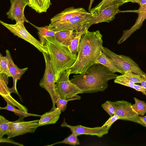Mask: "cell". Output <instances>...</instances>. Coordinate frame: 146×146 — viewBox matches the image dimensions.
Masks as SVG:
<instances>
[{"mask_svg": "<svg viewBox=\"0 0 146 146\" xmlns=\"http://www.w3.org/2000/svg\"><path fill=\"white\" fill-rule=\"evenodd\" d=\"M88 29L82 36L79 43L77 58L69 69L70 74H81L95 63L103 47L102 35L98 31L90 32Z\"/></svg>", "mask_w": 146, "mask_h": 146, "instance_id": "cell-1", "label": "cell"}, {"mask_svg": "<svg viewBox=\"0 0 146 146\" xmlns=\"http://www.w3.org/2000/svg\"><path fill=\"white\" fill-rule=\"evenodd\" d=\"M103 65L95 63L83 73L75 75L70 80L83 93H92L104 91L108 86V82L118 76Z\"/></svg>", "mask_w": 146, "mask_h": 146, "instance_id": "cell-2", "label": "cell"}, {"mask_svg": "<svg viewBox=\"0 0 146 146\" xmlns=\"http://www.w3.org/2000/svg\"><path fill=\"white\" fill-rule=\"evenodd\" d=\"M45 45L48 50L56 83L62 73L74 64L77 55L54 38H46Z\"/></svg>", "mask_w": 146, "mask_h": 146, "instance_id": "cell-3", "label": "cell"}, {"mask_svg": "<svg viewBox=\"0 0 146 146\" xmlns=\"http://www.w3.org/2000/svg\"><path fill=\"white\" fill-rule=\"evenodd\" d=\"M42 53L45 63V69L43 78L40 80L39 84L40 87L45 89L48 92L51 97L53 105L50 111H52L56 108V102L60 97L55 90V75L49 55L44 52Z\"/></svg>", "mask_w": 146, "mask_h": 146, "instance_id": "cell-4", "label": "cell"}, {"mask_svg": "<svg viewBox=\"0 0 146 146\" xmlns=\"http://www.w3.org/2000/svg\"><path fill=\"white\" fill-rule=\"evenodd\" d=\"M102 51L110 58L117 68L124 73L128 71H131L133 73L140 75L141 77L146 74L130 57L123 55L117 54L108 48L103 46Z\"/></svg>", "mask_w": 146, "mask_h": 146, "instance_id": "cell-5", "label": "cell"}, {"mask_svg": "<svg viewBox=\"0 0 146 146\" xmlns=\"http://www.w3.org/2000/svg\"><path fill=\"white\" fill-rule=\"evenodd\" d=\"M70 72L69 69L64 71L56 83V91L59 97L62 99H69L78 94L83 93L79 88L69 80Z\"/></svg>", "mask_w": 146, "mask_h": 146, "instance_id": "cell-6", "label": "cell"}, {"mask_svg": "<svg viewBox=\"0 0 146 146\" xmlns=\"http://www.w3.org/2000/svg\"><path fill=\"white\" fill-rule=\"evenodd\" d=\"M0 23L14 35L29 42L40 52L48 54L46 46L42 45L40 41L36 39L28 31L24 26V22L19 21L15 24H11L0 20Z\"/></svg>", "mask_w": 146, "mask_h": 146, "instance_id": "cell-7", "label": "cell"}, {"mask_svg": "<svg viewBox=\"0 0 146 146\" xmlns=\"http://www.w3.org/2000/svg\"><path fill=\"white\" fill-rule=\"evenodd\" d=\"M24 117L23 116H19L17 120L10 121V128L6 134L7 138H10L27 133H34L39 126V120L25 121L23 120Z\"/></svg>", "mask_w": 146, "mask_h": 146, "instance_id": "cell-8", "label": "cell"}, {"mask_svg": "<svg viewBox=\"0 0 146 146\" xmlns=\"http://www.w3.org/2000/svg\"><path fill=\"white\" fill-rule=\"evenodd\" d=\"M120 6H113L100 11L98 14L94 15L84 23L80 28L76 30L85 32L86 29H88L93 24L111 21L114 19L115 15L119 13V7Z\"/></svg>", "mask_w": 146, "mask_h": 146, "instance_id": "cell-9", "label": "cell"}, {"mask_svg": "<svg viewBox=\"0 0 146 146\" xmlns=\"http://www.w3.org/2000/svg\"><path fill=\"white\" fill-rule=\"evenodd\" d=\"M111 102L114 108L115 114L121 119L131 121L144 127L139 119L138 115L133 110L131 104L125 100H119Z\"/></svg>", "mask_w": 146, "mask_h": 146, "instance_id": "cell-10", "label": "cell"}, {"mask_svg": "<svg viewBox=\"0 0 146 146\" xmlns=\"http://www.w3.org/2000/svg\"><path fill=\"white\" fill-rule=\"evenodd\" d=\"M60 126L62 127H66L70 129L72 133H75L78 136L81 135H96L102 137L104 135L107 134L111 127H99L94 128L88 127L81 125L72 126L68 124L65 121H64Z\"/></svg>", "mask_w": 146, "mask_h": 146, "instance_id": "cell-11", "label": "cell"}, {"mask_svg": "<svg viewBox=\"0 0 146 146\" xmlns=\"http://www.w3.org/2000/svg\"><path fill=\"white\" fill-rule=\"evenodd\" d=\"M11 7L6 13L8 18L16 23L19 21L30 23L24 14L25 7L29 4L28 0H10Z\"/></svg>", "mask_w": 146, "mask_h": 146, "instance_id": "cell-12", "label": "cell"}, {"mask_svg": "<svg viewBox=\"0 0 146 146\" xmlns=\"http://www.w3.org/2000/svg\"><path fill=\"white\" fill-rule=\"evenodd\" d=\"M82 7L75 8L70 7L65 9L60 13L57 14L50 19V23L49 26H52L63 23L72 18L78 15L91 14Z\"/></svg>", "mask_w": 146, "mask_h": 146, "instance_id": "cell-13", "label": "cell"}, {"mask_svg": "<svg viewBox=\"0 0 146 146\" xmlns=\"http://www.w3.org/2000/svg\"><path fill=\"white\" fill-rule=\"evenodd\" d=\"M94 15L91 14L75 16L63 23L54 26H49V28L55 31L76 30L80 28L84 23Z\"/></svg>", "mask_w": 146, "mask_h": 146, "instance_id": "cell-14", "label": "cell"}, {"mask_svg": "<svg viewBox=\"0 0 146 146\" xmlns=\"http://www.w3.org/2000/svg\"><path fill=\"white\" fill-rule=\"evenodd\" d=\"M119 13H134L138 14V17L134 25L130 29L124 31L121 38L117 41L120 44L126 40L135 31L139 29L142 26L143 22L146 19V4L140 7L137 10L121 11Z\"/></svg>", "mask_w": 146, "mask_h": 146, "instance_id": "cell-15", "label": "cell"}, {"mask_svg": "<svg viewBox=\"0 0 146 146\" xmlns=\"http://www.w3.org/2000/svg\"><path fill=\"white\" fill-rule=\"evenodd\" d=\"M9 77L5 74H0V94L7 103L16 107L21 110L28 112L27 108L15 100L11 95L9 88L7 86Z\"/></svg>", "mask_w": 146, "mask_h": 146, "instance_id": "cell-16", "label": "cell"}, {"mask_svg": "<svg viewBox=\"0 0 146 146\" xmlns=\"http://www.w3.org/2000/svg\"><path fill=\"white\" fill-rule=\"evenodd\" d=\"M6 56L8 58L9 62V68L10 72L13 80V86L12 88H9L11 93H14L17 94L22 101L21 96L17 91V80L20 79L22 75L28 70V68L26 67L21 69L19 68L14 63L9 51H6Z\"/></svg>", "mask_w": 146, "mask_h": 146, "instance_id": "cell-17", "label": "cell"}, {"mask_svg": "<svg viewBox=\"0 0 146 146\" xmlns=\"http://www.w3.org/2000/svg\"><path fill=\"white\" fill-rule=\"evenodd\" d=\"M61 111L57 108L47 112L40 116L39 120V126L55 123L60 117Z\"/></svg>", "mask_w": 146, "mask_h": 146, "instance_id": "cell-18", "label": "cell"}, {"mask_svg": "<svg viewBox=\"0 0 146 146\" xmlns=\"http://www.w3.org/2000/svg\"><path fill=\"white\" fill-rule=\"evenodd\" d=\"M76 35V32L73 31L61 30L58 31L54 38L60 43L67 47L69 45Z\"/></svg>", "mask_w": 146, "mask_h": 146, "instance_id": "cell-19", "label": "cell"}, {"mask_svg": "<svg viewBox=\"0 0 146 146\" xmlns=\"http://www.w3.org/2000/svg\"><path fill=\"white\" fill-rule=\"evenodd\" d=\"M28 5L38 13L46 12L52 5L50 0H28Z\"/></svg>", "mask_w": 146, "mask_h": 146, "instance_id": "cell-20", "label": "cell"}, {"mask_svg": "<svg viewBox=\"0 0 146 146\" xmlns=\"http://www.w3.org/2000/svg\"><path fill=\"white\" fill-rule=\"evenodd\" d=\"M95 63L100 64L103 65L114 73L118 72L122 74L124 73L123 72L117 68L110 58L102 51L99 56L96 60Z\"/></svg>", "mask_w": 146, "mask_h": 146, "instance_id": "cell-21", "label": "cell"}, {"mask_svg": "<svg viewBox=\"0 0 146 146\" xmlns=\"http://www.w3.org/2000/svg\"><path fill=\"white\" fill-rule=\"evenodd\" d=\"M125 0H102L97 6L91 9L90 13L96 15L101 11L111 6L115 5L120 6L123 4Z\"/></svg>", "mask_w": 146, "mask_h": 146, "instance_id": "cell-22", "label": "cell"}, {"mask_svg": "<svg viewBox=\"0 0 146 146\" xmlns=\"http://www.w3.org/2000/svg\"><path fill=\"white\" fill-rule=\"evenodd\" d=\"M34 27L36 28L38 32L37 34L39 37L40 42L43 45L45 44L46 38L48 37L54 38L55 34L58 31H55L49 28V25L38 27L31 23H29Z\"/></svg>", "mask_w": 146, "mask_h": 146, "instance_id": "cell-23", "label": "cell"}, {"mask_svg": "<svg viewBox=\"0 0 146 146\" xmlns=\"http://www.w3.org/2000/svg\"><path fill=\"white\" fill-rule=\"evenodd\" d=\"M117 78L127 80L134 83H141L143 80L141 76L138 74L128 71L125 72L124 74L118 76Z\"/></svg>", "mask_w": 146, "mask_h": 146, "instance_id": "cell-24", "label": "cell"}, {"mask_svg": "<svg viewBox=\"0 0 146 146\" xmlns=\"http://www.w3.org/2000/svg\"><path fill=\"white\" fill-rule=\"evenodd\" d=\"M75 31L76 36L67 47L72 53L76 55L81 38L85 32Z\"/></svg>", "mask_w": 146, "mask_h": 146, "instance_id": "cell-25", "label": "cell"}, {"mask_svg": "<svg viewBox=\"0 0 146 146\" xmlns=\"http://www.w3.org/2000/svg\"><path fill=\"white\" fill-rule=\"evenodd\" d=\"M134 99L135 104H132V109L138 115L144 116L146 113V103L135 97Z\"/></svg>", "mask_w": 146, "mask_h": 146, "instance_id": "cell-26", "label": "cell"}, {"mask_svg": "<svg viewBox=\"0 0 146 146\" xmlns=\"http://www.w3.org/2000/svg\"><path fill=\"white\" fill-rule=\"evenodd\" d=\"M5 74L9 77H11L10 71L9 60L6 56H4L0 53V74Z\"/></svg>", "mask_w": 146, "mask_h": 146, "instance_id": "cell-27", "label": "cell"}, {"mask_svg": "<svg viewBox=\"0 0 146 146\" xmlns=\"http://www.w3.org/2000/svg\"><path fill=\"white\" fill-rule=\"evenodd\" d=\"M0 110H6L14 113L15 115L19 116H23L25 117L33 116H40L41 115L36 114H32L24 112L20 109H17L7 103V105L5 107H0Z\"/></svg>", "mask_w": 146, "mask_h": 146, "instance_id": "cell-28", "label": "cell"}, {"mask_svg": "<svg viewBox=\"0 0 146 146\" xmlns=\"http://www.w3.org/2000/svg\"><path fill=\"white\" fill-rule=\"evenodd\" d=\"M76 134L74 133H72L67 137L65 138L63 141L57 142L51 145H47V146H52L56 144L59 143H65L69 144L74 146L79 145L80 144Z\"/></svg>", "mask_w": 146, "mask_h": 146, "instance_id": "cell-29", "label": "cell"}, {"mask_svg": "<svg viewBox=\"0 0 146 146\" xmlns=\"http://www.w3.org/2000/svg\"><path fill=\"white\" fill-rule=\"evenodd\" d=\"M81 97L77 95L72 98L68 99H64L59 98L57 100L56 104L57 108L61 112H64L66 108L67 105L68 101L76 100H80Z\"/></svg>", "mask_w": 146, "mask_h": 146, "instance_id": "cell-30", "label": "cell"}, {"mask_svg": "<svg viewBox=\"0 0 146 146\" xmlns=\"http://www.w3.org/2000/svg\"><path fill=\"white\" fill-rule=\"evenodd\" d=\"M10 122L3 116H0V138L3 137L9 131Z\"/></svg>", "mask_w": 146, "mask_h": 146, "instance_id": "cell-31", "label": "cell"}, {"mask_svg": "<svg viewBox=\"0 0 146 146\" xmlns=\"http://www.w3.org/2000/svg\"><path fill=\"white\" fill-rule=\"evenodd\" d=\"M101 106L110 117L115 114L114 108L111 101H107L104 103L102 104Z\"/></svg>", "mask_w": 146, "mask_h": 146, "instance_id": "cell-32", "label": "cell"}, {"mask_svg": "<svg viewBox=\"0 0 146 146\" xmlns=\"http://www.w3.org/2000/svg\"><path fill=\"white\" fill-rule=\"evenodd\" d=\"M114 82L115 83L119 84L133 88L135 84V83L132 82L127 80L117 79V78L115 79L114 80Z\"/></svg>", "mask_w": 146, "mask_h": 146, "instance_id": "cell-33", "label": "cell"}, {"mask_svg": "<svg viewBox=\"0 0 146 146\" xmlns=\"http://www.w3.org/2000/svg\"><path fill=\"white\" fill-rule=\"evenodd\" d=\"M119 119H121L120 117L116 114L110 117L102 126L111 127L115 121Z\"/></svg>", "mask_w": 146, "mask_h": 146, "instance_id": "cell-34", "label": "cell"}, {"mask_svg": "<svg viewBox=\"0 0 146 146\" xmlns=\"http://www.w3.org/2000/svg\"><path fill=\"white\" fill-rule=\"evenodd\" d=\"M9 138H0V143H11L15 145H18L21 146H23V145L22 144H20L17 142H15L12 139H11Z\"/></svg>", "mask_w": 146, "mask_h": 146, "instance_id": "cell-35", "label": "cell"}, {"mask_svg": "<svg viewBox=\"0 0 146 146\" xmlns=\"http://www.w3.org/2000/svg\"><path fill=\"white\" fill-rule=\"evenodd\" d=\"M129 2L137 3L139 5L140 7L146 4V0H125L123 1V3Z\"/></svg>", "mask_w": 146, "mask_h": 146, "instance_id": "cell-36", "label": "cell"}, {"mask_svg": "<svg viewBox=\"0 0 146 146\" xmlns=\"http://www.w3.org/2000/svg\"><path fill=\"white\" fill-rule=\"evenodd\" d=\"M133 88L138 91L141 92L146 96V90L141 85L135 84Z\"/></svg>", "mask_w": 146, "mask_h": 146, "instance_id": "cell-37", "label": "cell"}, {"mask_svg": "<svg viewBox=\"0 0 146 146\" xmlns=\"http://www.w3.org/2000/svg\"><path fill=\"white\" fill-rule=\"evenodd\" d=\"M142 78L143 80L140 84L141 86L146 90V74L144 75Z\"/></svg>", "mask_w": 146, "mask_h": 146, "instance_id": "cell-38", "label": "cell"}, {"mask_svg": "<svg viewBox=\"0 0 146 146\" xmlns=\"http://www.w3.org/2000/svg\"><path fill=\"white\" fill-rule=\"evenodd\" d=\"M138 117L140 121L144 125V127H146V116H141L138 115Z\"/></svg>", "mask_w": 146, "mask_h": 146, "instance_id": "cell-39", "label": "cell"}, {"mask_svg": "<svg viewBox=\"0 0 146 146\" xmlns=\"http://www.w3.org/2000/svg\"><path fill=\"white\" fill-rule=\"evenodd\" d=\"M94 0H90V3L89 4V5L88 8V10L89 11V12H90L91 9V6L92 5V4L94 1Z\"/></svg>", "mask_w": 146, "mask_h": 146, "instance_id": "cell-40", "label": "cell"}]
</instances>
